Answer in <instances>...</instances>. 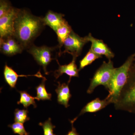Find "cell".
Here are the masks:
<instances>
[{
  "instance_id": "10",
  "label": "cell",
  "mask_w": 135,
  "mask_h": 135,
  "mask_svg": "<svg viewBox=\"0 0 135 135\" xmlns=\"http://www.w3.org/2000/svg\"><path fill=\"white\" fill-rule=\"evenodd\" d=\"M77 58L73 57L72 61L69 64L65 65H61L59 63L58 60L57 61L58 63L59 67L57 70H56L54 72V76L56 79L63 75V74H66L70 77L68 83H70L71 79L72 77H79V72L80 71L77 68V65L75 64Z\"/></svg>"
},
{
  "instance_id": "8",
  "label": "cell",
  "mask_w": 135,
  "mask_h": 135,
  "mask_svg": "<svg viewBox=\"0 0 135 135\" xmlns=\"http://www.w3.org/2000/svg\"><path fill=\"white\" fill-rule=\"evenodd\" d=\"M0 49L2 53L9 56L21 53L24 50L14 36L0 38Z\"/></svg>"
},
{
  "instance_id": "17",
  "label": "cell",
  "mask_w": 135,
  "mask_h": 135,
  "mask_svg": "<svg viewBox=\"0 0 135 135\" xmlns=\"http://www.w3.org/2000/svg\"><path fill=\"white\" fill-rule=\"evenodd\" d=\"M46 80V78L44 77L42 80L41 83L39 86L36 87V100L39 101L40 100H51V94L47 92L45 86V82Z\"/></svg>"
},
{
  "instance_id": "16",
  "label": "cell",
  "mask_w": 135,
  "mask_h": 135,
  "mask_svg": "<svg viewBox=\"0 0 135 135\" xmlns=\"http://www.w3.org/2000/svg\"><path fill=\"white\" fill-rule=\"evenodd\" d=\"M19 92L20 94V98L19 101L17 102L18 104H22L26 109L31 105H33L34 108H36L37 106L35 100L36 99V97H32L26 91H21Z\"/></svg>"
},
{
  "instance_id": "13",
  "label": "cell",
  "mask_w": 135,
  "mask_h": 135,
  "mask_svg": "<svg viewBox=\"0 0 135 135\" xmlns=\"http://www.w3.org/2000/svg\"><path fill=\"white\" fill-rule=\"evenodd\" d=\"M57 83L58 86L55 90L57 95V101L60 104L64 105L65 108H68L70 106L68 103L72 96L68 86L69 83L60 84L59 82H57Z\"/></svg>"
},
{
  "instance_id": "4",
  "label": "cell",
  "mask_w": 135,
  "mask_h": 135,
  "mask_svg": "<svg viewBox=\"0 0 135 135\" xmlns=\"http://www.w3.org/2000/svg\"><path fill=\"white\" fill-rule=\"evenodd\" d=\"M115 69L112 60H109L108 62L104 61L91 80L87 93L92 94L94 89L99 85L104 86L107 89Z\"/></svg>"
},
{
  "instance_id": "9",
  "label": "cell",
  "mask_w": 135,
  "mask_h": 135,
  "mask_svg": "<svg viewBox=\"0 0 135 135\" xmlns=\"http://www.w3.org/2000/svg\"><path fill=\"white\" fill-rule=\"evenodd\" d=\"M87 37L89 42L91 43L90 49L92 51L99 55L105 56L109 60L113 58L114 54L103 40L94 38L90 33Z\"/></svg>"
},
{
  "instance_id": "15",
  "label": "cell",
  "mask_w": 135,
  "mask_h": 135,
  "mask_svg": "<svg viewBox=\"0 0 135 135\" xmlns=\"http://www.w3.org/2000/svg\"><path fill=\"white\" fill-rule=\"evenodd\" d=\"M73 31L71 26L67 21H66L59 27L56 31L59 42L58 47L60 49L58 54L59 56L61 55L62 53L61 51V47L64 46L65 41Z\"/></svg>"
},
{
  "instance_id": "6",
  "label": "cell",
  "mask_w": 135,
  "mask_h": 135,
  "mask_svg": "<svg viewBox=\"0 0 135 135\" xmlns=\"http://www.w3.org/2000/svg\"><path fill=\"white\" fill-rule=\"evenodd\" d=\"M55 49V47L45 46L37 47L32 44L27 49V51L33 56L37 63L42 66L45 74L47 75L49 72L47 71V67L53 59L51 57Z\"/></svg>"
},
{
  "instance_id": "7",
  "label": "cell",
  "mask_w": 135,
  "mask_h": 135,
  "mask_svg": "<svg viewBox=\"0 0 135 135\" xmlns=\"http://www.w3.org/2000/svg\"><path fill=\"white\" fill-rule=\"evenodd\" d=\"M20 9L13 7L8 13L0 17L1 38L14 36L15 20Z\"/></svg>"
},
{
  "instance_id": "19",
  "label": "cell",
  "mask_w": 135,
  "mask_h": 135,
  "mask_svg": "<svg viewBox=\"0 0 135 135\" xmlns=\"http://www.w3.org/2000/svg\"><path fill=\"white\" fill-rule=\"evenodd\" d=\"M29 112L27 110L16 109L15 112V121L23 123L29 120L30 118L28 115Z\"/></svg>"
},
{
  "instance_id": "2",
  "label": "cell",
  "mask_w": 135,
  "mask_h": 135,
  "mask_svg": "<svg viewBox=\"0 0 135 135\" xmlns=\"http://www.w3.org/2000/svg\"><path fill=\"white\" fill-rule=\"evenodd\" d=\"M135 60V53L129 56L121 66L115 68L107 89L109 94L105 98L110 104H114L117 101L122 90L127 82L129 70Z\"/></svg>"
},
{
  "instance_id": "23",
  "label": "cell",
  "mask_w": 135,
  "mask_h": 135,
  "mask_svg": "<svg viewBox=\"0 0 135 135\" xmlns=\"http://www.w3.org/2000/svg\"><path fill=\"white\" fill-rule=\"evenodd\" d=\"M78 118V117H76L75 119H74L73 120L70 121L71 124L72 126V129L66 135H79V134L77 133V131H76V129L74 127V123L75 122V120Z\"/></svg>"
},
{
  "instance_id": "24",
  "label": "cell",
  "mask_w": 135,
  "mask_h": 135,
  "mask_svg": "<svg viewBox=\"0 0 135 135\" xmlns=\"http://www.w3.org/2000/svg\"></svg>"
},
{
  "instance_id": "11",
  "label": "cell",
  "mask_w": 135,
  "mask_h": 135,
  "mask_svg": "<svg viewBox=\"0 0 135 135\" xmlns=\"http://www.w3.org/2000/svg\"><path fill=\"white\" fill-rule=\"evenodd\" d=\"M64 17L63 14L49 10L42 19L45 25L48 26L56 32L59 27L66 21Z\"/></svg>"
},
{
  "instance_id": "1",
  "label": "cell",
  "mask_w": 135,
  "mask_h": 135,
  "mask_svg": "<svg viewBox=\"0 0 135 135\" xmlns=\"http://www.w3.org/2000/svg\"><path fill=\"white\" fill-rule=\"evenodd\" d=\"M45 26L42 18L34 16L28 10L20 9L15 20L14 36L23 49H27Z\"/></svg>"
},
{
  "instance_id": "14",
  "label": "cell",
  "mask_w": 135,
  "mask_h": 135,
  "mask_svg": "<svg viewBox=\"0 0 135 135\" xmlns=\"http://www.w3.org/2000/svg\"><path fill=\"white\" fill-rule=\"evenodd\" d=\"M110 104V103L106 98L104 100L96 98L90 101L83 107L80 113L79 116L86 113L96 112L104 109Z\"/></svg>"
},
{
  "instance_id": "12",
  "label": "cell",
  "mask_w": 135,
  "mask_h": 135,
  "mask_svg": "<svg viewBox=\"0 0 135 135\" xmlns=\"http://www.w3.org/2000/svg\"><path fill=\"white\" fill-rule=\"evenodd\" d=\"M4 78L6 82L12 88L16 87L18 77H28V76H35L40 78H44L40 71L38 73L34 75H19L11 67H10L7 65H5L3 71Z\"/></svg>"
},
{
  "instance_id": "20",
  "label": "cell",
  "mask_w": 135,
  "mask_h": 135,
  "mask_svg": "<svg viewBox=\"0 0 135 135\" xmlns=\"http://www.w3.org/2000/svg\"><path fill=\"white\" fill-rule=\"evenodd\" d=\"M39 125L43 128L44 135H56L53 133V129L56 128V126L52 124L50 118H49L44 123L40 122Z\"/></svg>"
},
{
  "instance_id": "18",
  "label": "cell",
  "mask_w": 135,
  "mask_h": 135,
  "mask_svg": "<svg viewBox=\"0 0 135 135\" xmlns=\"http://www.w3.org/2000/svg\"><path fill=\"white\" fill-rule=\"evenodd\" d=\"M102 56L96 54L90 49L85 56L80 61L79 70L83 69L87 66L91 64L95 60L102 57Z\"/></svg>"
},
{
  "instance_id": "22",
  "label": "cell",
  "mask_w": 135,
  "mask_h": 135,
  "mask_svg": "<svg viewBox=\"0 0 135 135\" xmlns=\"http://www.w3.org/2000/svg\"><path fill=\"white\" fill-rule=\"evenodd\" d=\"M13 7L9 0H0V17L8 13Z\"/></svg>"
},
{
  "instance_id": "3",
  "label": "cell",
  "mask_w": 135,
  "mask_h": 135,
  "mask_svg": "<svg viewBox=\"0 0 135 135\" xmlns=\"http://www.w3.org/2000/svg\"><path fill=\"white\" fill-rule=\"evenodd\" d=\"M114 104L115 109L135 113V62L131 67L127 82Z\"/></svg>"
},
{
  "instance_id": "21",
  "label": "cell",
  "mask_w": 135,
  "mask_h": 135,
  "mask_svg": "<svg viewBox=\"0 0 135 135\" xmlns=\"http://www.w3.org/2000/svg\"><path fill=\"white\" fill-rule=\"evenodd\" d=\"M8 127L12 129L15 134L19 135H29V133H27L25 129L23 123L15 122L13 124L8 125Z\"/></svg>"
},
{
  "instance_id": "5",
  "label": "cell",
  "mask_w": 135,
  "mask_h": 135,
  "mask_svg": "<svg viewBox=\"0 0 135 135\" xmlns=\"http://www.w3.org/2000/svg\"><path fill=\"white\" fill-rule=\"evenodd\" d=\"M89 42L87 36L81 37L75 33L73 31L71 32L64 43L65 50L62 53H67L77 58L80 55L84 45Z\"/></svg>"
}]
</instances>
